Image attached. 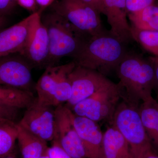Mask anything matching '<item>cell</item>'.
Returning a JSON list of instances; mask_svg holds the SVG:
<instances>
[{
  "instance_id": "obj_1",
  "label": "cell",
  "mask_w": 158,
  "mask_h": 158,
  "mask_svg": "<svg viewBox=\"0 0 158 158\" xmlns=\"http://www.w3.org/2000/svg\"><path fill=\"white\" fill-rule=\"evenodd\" d=\"M116 70L121 98L138 108L141 103L152 97L155 85L153 65L150 59L127 52Z\"/></svg>"
},
{
  "instance_id": "obj_2",
  "label": "cell",
  "mask_w": 158,
  "mask_h": 158,
  "mask_svg": "<svg viewBox=\"0 0 158 158\" xmlns=\"http://www.w3.org/2000/svg\"><path fill=\"white\" fill-rule=\"evenodd\" d=\"M125 44L107 31L84 40L73 57L77 65L103 74L116 69L127 53Z\"/></svg>"
},
{
  "instance_id": "obj_3",
  "label": "cell",
  "mask_w": 158,
  "mask_h": 158,
  "mask_svg": "<svg viewBox=\"0 0 158 158\" xmlns=\"http://www.w3.org/2000/svg\"><path fill=\"white\" fill-rule=\"evenodd\" d=\"M41 19L49 39V56L46 68L56 65L64 57L73 58L86 38L68 21L53 11L41 16Z\"/></svg>"
},
{
  "instance_id": "obj_4",
  "label": "cell",
  "mask_w": 158,
  "mask_h": 158,
  "mask_svg": "<svg viewBox=\"0 0 158 158\" xmlns=\"http://www.w3.org/2000/svg\"><path fill=\"white\" fill-rule=\"evenodd\" d=\"M112 120L113 126L129 145L132 158H143L156 152L142 124L138 108L123 101L118 104Z\"/></svg>"
},
{
  "instance_id": "obj_5",
  "label": "cell",
  "mask_w": 158,
  "mask_h": 158,
  "mask_svg": "<svg viewBox=\"0 0 158 158\" xmlns=\"http://www.w3.org/2000/svg\"><path fill=\"white\" fill-rule=\"evenodd\" d=\"M76 65L73 61L64 65L46 68L35 85L38 102L56 107L67 102L72 93L69 75Z\"/></svg>"
},
{
  "instance_id": "obj_6",
  "label": "cell",
  "mask_w": 158,
  "mask_h": 158,
  "mask_svg": "<svg viewBox=\"0 0 158 158\" xmlns=\"http://www.w3.org/2000/svg\"><path fill=\"white\" fill-rule=\"evenodd\" d=\"M52 11L64 17L86 38L106 32L100 13L83 0H55Z\"/></svg>"
},
{
  "instance_id": "obj_7",
  "label": "cell",
  "mask_w": 158,
  "mask_h": 158,
  "mask_svg": "<svg viewBox=\"0 0 158 158\" xmlns=\"http://www.w3.org/2000/svg\"><path fill=\"white\" fill-rule=\"evenodd\" d=\"M121 98L117 84L99 90L76 105L72 111L77 116L96 122L113 119Z\"/></svg>"
},
{
  "instance_id": "obj_8",
  "label": "cell",
  "mask_w": 158,
  "mask_h": 158,
  "mask_svg": "<svg viewBox=\"0 0 158 158\" xmlns=\"http://www.w3.org/2000/svg\"><path fill=\"white\" fill-rule=\"evenodd\" d=\"M69 79L71 96L65 106L71 110L99 90L116 84L98 71L77 65L69 74Z\"/></svg>"
},
{
  "instance_id": "obj_9",
  "label": "cell",
  "mask_w": 158,
  "mask_h": 158,
  "mask_svg": "<svg viewBox=\"0 0 158 158\" xmlns=\"http://www.w3.org/2000/svg\"><path fill=\"white\" fill-rule=\"evenodd\" d=\"M55 134L53 141L58 142L72 158H86L82 141L74 123V113L65 106L55 110Z\"/></svg>"
},
{
  "instance_id": "obj_10",
  "label": "cell",
  "mask_w": 158,
  "mask_h": 158,
  "mask_svg": "<svg viewBox=\"0 0 158 158\" xmlns=\"http://www.w3.org/2000/svg\"><path fill=\"white\" fill-rule=\"evenodd\" d=\"M33 66L19 53L0 58V86L31 91Z\"/></svg>"
},
{
  "instance_id": "obj_11",
  "label": "cell",
  "mask_w": 158,
  "mask_h": 158,
  "mask_svg": "<svg viewBox=\"0 0 158 158\" xmlns=\"http://www.w3.org/2000/svg\"><path fill=\"white\" fill-rule=\"evenodd\" d=\"M52 107L40 103L35 98L18 123L44 141H52L55 127V110Z\"/></svg>"
},
{
  "instance_id": "obj_12",
  "label": "cell",
  "mask_w": 158,
  "mask_h": 158,
  "mask_svg": "<svg viewBox=\"0 0 158 158\" xmlns=\"http://www.w3.org/2000/svg\"><path fill=\"white\" fill-rule=\"evenodd\" d=\"M41 13L40 11L32 13L19 22L0 31V58L11 54L22 53Z\"/></svg>"
},
{
  "instance_id": "obj_13",
  "label": "cell",
  "mask_w": 158,
  "mask_h": 158,
  "mask_svg": "<svg viewBox=\"0 0 158 158\" xmlns=\"http://www.w3.org/2000/svg\"><path fill=\"white\" fill-rule=\"evenodd\" d=\"M73 121L85 149L86 158H105L103 134L97 122L74 114Z\"/></svg>"
},
{
  "instance_id": "obj_14",
  "label": "cell",
  "mask_w": 158,
  "mask_h": 158,
  "mask_svg": "<svg viewBox=\"0 0 158 158\" xmlns=\"http://www.w3.org/2000/svg\"><path fill=\"white\" fill-rule=\"evenodd\" d=\"M37 19L28 43L22 54L33 68H46L50 52L49 39L47 31L41 21Z\"/></svg>"
},
{
  "instance_id": "obj_15",
  "label": "cell",
  "mask_w": 158,
  "mask_h": 158,
  "mask_svg": "<svg viewBox=\"0 0 158 158\" xmlns=\"http://www.w3.org/2000/svg\"><path fill=\"white\" fill-rule=\"evenodd\" d=\"M104 14L110 26V33L113 36L127 44L134 40L131 27L127 19L126 0H103Z\"/></svg>"
},
{
  "instance_id": "obj_16",
  "label": "cell",
  "mask_w": 158,
  "mask_h": 158,
  "mask_svg": "<svg viewBox=\"0 0 158 158\" xmlns=\"http://www.w3.org/2000/svg\"><path fill=\"white\" fill-rule=\"evenodd\" d=\"M138 110L144 130L157 153L158 152V102L152 97L141 102Z\"/></svg>"
},
{
  "instance_id": "obj_17",
  "label": "cell",
  "mask_w": 158,
  "mask_h": 158,
  "mask_svg": "<svg viewBox=\"0 0 158 158\" xmlns=\"http://www.w3.org/2000/svg\"><path fill=\"white\" fill-rule=\"evenodd\" d=\"M103 147L105 158H132L127 141L113 126L103 134Z\"/></svg>"
},
{
  "instance_id": "obj_18",
  "label": "cell",
  "mask_w": 158,
  "mask_h": 158,
  "mask_svg": "<svg viewBox=\"0 0 158 158\" xmlns=\"http://www.w3.org/2000/svg\"><path fill=\"white\" fill-rule=\"evenodd\" d=\"M18 125L17 141L23 158H40L46 153V141Z\"/></svg>"
},
{
  "instance_id": "obj_19",
  "label": "cell",
  "mask_w": 158,
  "mask_h": 158,
  "mask_svg": "<svg viewBox=\"0 0 158 158\" xmlns=\"http://www.w3.org/2000/svg\"><path fill=\"white\" fill-rule=\"evenodd\" d=\"M131 27L138 30L158 31V4L148 6L141 11L128 14Z\"/></svg>"
},
{
  "instance_id": "obj_20",
  "label": "cell",
  "mask_w": 158,
  "mask_h": 158,
  "mask_svg": "<svg viewBox=\"0 0 158 158\" xmlns=\"http://www.w3.org/2000/svg\"><path fill=\"white\" fill-rule=\"evenodd\" d=\"M35 98L31 91L0 86V103L19 109H26Z\"/></svg>"
},
{
  "instance_id": "obj_21",
  "label": "cell",
  "mask_w": 158,
  "mask_h": 158,
  "mask_svg": "<svg viewBox=\"0 0 158 158\" xmlns=\"http://www.w3.org/2000/svg\"><path fill=\"white\" fill-rule=\"evenodd\" d=\"M17 135V123L0 119V157L5 156L14 151Z\"/></svg>"
},
{
  "instance_id": "obj_22",
  "label": "cell",
  "mask_w": 158,
  "mask_h": 158,
  "mask_svg": "<svg viewBox=\"0 0 158 158\" xmlns=\"http://www.w3.org/2000/svg\"><path fill=\"white\" fill-rule=\"evenodd\" d=\"M131 27L133 39L144 49L158 57V31L138 30Z\"/></svg>"
},
{
  "instance_id": "obj_23",
  "label": "cell",
  "mask_w": 158,
  "mask_h": 158,
  "mask_svg": "<svg viewBox=\"0 0 158 158\" xmlns=\"http://www.w3.org/2000/svg\"><path fill=\"white\" fill-rule=\"evenodd\" d=\"M156 0H126V6L128 14L141 11L156 2Z\"/></svg>"
},
{
  "instance_id": "obj_24",
  "label": "cell",
  "mask_w": 158,
  "mask_h": 158,
  "mask_svg": "<svg viewBox=\"0 0 158 158\" xmlns=\"http://www.w3.org/2000/svg\"><path fill=\"white\" fill-rule=\"evenodd\" d=\"M20 110L15 107L0 103V119L11 120L15 122Z\"/></svg>"
},
{
  "instance_id": "obj_25",
  "label": "cell",
  "mask_w": 158,
  "mask_h": 158,
  "mask_svg": "<svg viewBox=\"0 0 158 158\" xmlns=\"http://www.w3.org/2000/svg\"><path fill=\"white\" fill-rule=\"evenodd\" d=\"M52 144L48 147L47 154L50 158H72L58 142L52 141Z\"/></svg>"
},
{
  "instance_id": "obj_26",
  "label": "cell",
  "mask_w": 158,
  "mask_h": 158,
  "mask_svg": "<svg viewBox=\"0 0 158 158\" xmlns=\"http://www.w3.org/2000/svg\"><path fill=\"white\" fill-rule=\"evenodd\" d=\"M17 0H0V14L5 15L14 8Z\"/></svg>"
},
{
  "instance_id": "obj_27",
  "label": "cell",
  "mask_w": 158,
  "mask_h": 158,
  "mask_svg": "<svg viewBox=\"0 0 158 158\" xmlns=\"http://www.w3.org/2000/svg\"><path fill=\"white\" fill-rule=\"evenodd\" d=\"M18 4L29 11H32V13L37 11V4L36 0H17Z\"/></svg>"
},
{
  "instance_id": "obj_28",
  "label": "cell",
  "mask_w": 158,
  "mask_h": 158,
  "mask_svg": "<svg viewBox=\"0 0 158 158\" xmlns=\"http://www.w3.org/2000/svg\"><path fill=\"white\" fill-rule=\"evenodd\" d=\"M85 3L93 7L100 14H104L105 8L103 0H83Z\"/></svg>"
},
{
  "instance_id": "obj_29",
  "label": "cell",
  "mask_w": 158,
  "mask_h": 158,
  "mask_svg": "<svg viewBox=\"0 0 158 158\" xmlns=\"http://www.w3.org/2000/svg\"><path fill=\"white\" fill-rule=\"evenodd\" d=\"M153 65L155 70V85L154 89L156 88L158 90V57H152L150 58Z\"/></svg>"
},
{
  "instance_id": "obj_30",
  "label": "cell",
  "mask_w": 158,
  "mask_h": 158,
  "mask_svg": "<svg viewBox=\"0 0 158 158\" xmlns=\"http://www.w3.org/2000/svg\"><path fill=\"white\" fill-rule=\"evenodd\" d=\"M37 6L40 7L39 10L42 12L43 10L47 7L51 6L55 2V0H36Z\"/></svg>"
},
{
  "instance_id": "obj_31",
  "label": "cell",
  "mask_w": 158,
  "mask_h": 158,
  "mask_svg": "<svg viewBox=\"0 0 158 158\" xmlns=\"http://www.w3.org/2000/svg\"><path fill=\"white\" fill-rule=\"evenodd\" d=\"M0 158H17L15 150L11 153L5 156L0 157Z\"/></svg>"
},
{
  "instance_id": "obj_32",
  "label": "cell",
  "mask_w": 158,
  "mask_h": 158,
  "mask_svg": "<svg viewBox=\"0 0 158 158\" xmlns=\"http://www.w3.org/2000/svg\"><path fill=\"white\" fill-rule=\"evenodd\" d=\"M6 18L5 15L0 14V29L6 24Z\"/></svg>"
},
{
  "instance_id": "obj_33",
  "label": "cell",
  "mask_w": 158,
  "mask_h": 158,
  "mask_svg": "<svg viewBox=\"0 0 158 158\" xmlns=\"http://www.w3.org/2000/svg\"><path fill=\"white\" fill-rule=\"evenodd\" d=\"M143 158H158V155L156 152H152L147 155Z\"/></svg>"
},
{
  "instance_id": "obj_34",
  "label": "cell",
  "mask_w": 158,
  "mask_h": 158,
  "mask_svg": "<svg viewBox=\"0 0 158 158\" xmlns=\"http://www.w3.org/2000/svg\"><path fill=\"white\" fill-rule=\"evenodd\" d=\"M40 158H50L49 157V156H48L47 155V152L43 156H42Z\"/></svg>"
},
{
  "instance_id": "obj_35",
  "label": "cell",
  "mask_w": 158,
  "mask_h": 158,
  "mask_svg": "<svg viewBox=\"0 0 158 158\" xmlns=\"http://www.w3.org/2000/svg\"><path fill=\"white\" fill-rule=\"evenodd\" d=\"M156 3H157V4H158V0H156Z\"/></svg>"
}]
</instances>
